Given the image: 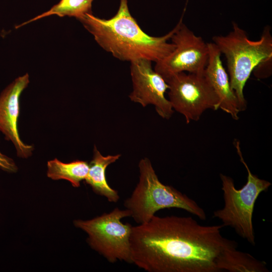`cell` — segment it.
<instances>
[{"label":"cell","instance_id":"cell-4","mask_svg":"<svg viewBox=\"0 0 272 272\" xmlns=\"http://www.w3.org/2000/svg\"><path fill=\"white\" fill-rule=\"evenodd\" d=\"M138 167V183L123 203L137 224L148 222L159 210L172 208L185 210L202 220L207 219L205 211L195 201L159 180L149 159H141Z\"/></svg>","mask_w":272,"mask_h":272},{"label":"cell","instance_id":"cell-14","mask_svg":"<svg viewBox=\"0 0 272 272\" xmlns=\"http://www.w3.org/2000/svg\"><path fill=\"white\" fill-rule=\"evenodd\" d=\"M47 167V175L49 178L67 180L75 187H79L81 182L85 179L89 168L86 161L75 160L63 163L56 158L48 161Z\"/></svg>","mask_w":272,"mask_h":272},{"label":"cell","instance_id":"cell-12","mask_svg":"<svg viewBox=\"0 0 272 272\" xmlns=\"http://www.w3.org/2000/svg\"><path fill=\"white\" fill-rule=\"evenodd\" d=\"M120 157V154L104 156L95 146L93 158L89 164L88 172L85 179L86 183L91 187L95 193L106 197L110 202H117L120 197L118 191L108 184L106 179V169Z\"/></svg>","mask_w":272,"mask_h":272},{"label":"cell","instance_id":"cell-2","mask_svg":"<svg viewBox=\"0 0 272 272\" xmlns=\"http://www.w3.org/2000/svg\"><path fill=\"white\" fill-rule=\"evenodd\" d=\"M78 20L103 49L121 60L131 62L146 59L157 62L175 48L174 44L168 40L177 29L178 24L165 35L150 36L131 15L127 0H120L117 12L109 19L99 18L91 13Z\"/></svg>","mask_w":272,"mask_h":272},{"label":"cell","instance_id":"cell-13","mask_svg":"<svg viewBox=\"0 0 272 272\" xmlns=\"http://www.w3.org/2000/svg\"><path fill=\"white\" fill-rule=\"evenodd\" d=\"M219 268L230 272H267L269 270L264 261L257 259L252 255L233 248L223 254Z\"/></svg>","mask_w":272,"mask_h":272},{"label":"cell","instance_id":"cell-9","mask_svg":"<svg viewBox=\"0 0 272 272\" xmlns=\"http://www.w3.org/2000/svg\"><path fill=\"white\" fill-rule=\"evenodd\" d=\"M151 62L146 59L130 62L132 91L129 97L144 107L154 105L160 116L168 119L174 111L165 97L169 86L163 77L152 69Z\"/></svg>","mask_w":272,"mask_h":272},{"label":"cell","instance_id":"cell-17","mask_svg":"<svg viewBox=\"0 0 272 272\" xmlns=\"http://www.w3.org/2000/svg\"><path fill=\"white\" fill-rule=\"evenodd\" d=\"M0 168L9 173H15L18 167L14 161L0 152Z\"/></svg>","mask_w":272,"mask_h":272},{"label":"cell","instance_id":"cell-15","mask_svg":"<svg viewBox=\"0 0 272 272\" xmlns=\"http://www.w3.org/2000/svg\"><path fill=\"white\" fill-rule=\"evenodd\" d=\"M93 0H60L47 11L17 26L16 28L37 20L51 15L59 17H74L79 19L86 14L92 12V4Z\"/></svg>","mask_w":272,"mask_h":272},{"label":"cell","instance_id":"cell-1","mask_svg":"<svg viewBox=\"0 0 272 272\" xmlns=\"http://www.w3.org/2000/svg\"><path fill=\"white\" fill-rule=\"evenodd\" d=\"M223 225H201L191 217L155 215L132 227L131 263L148 272H219L223 254L237 248Z\"/></svg>","mask_w":272,"mask_h":272},{"label":"cell","instance_id":"cell-16","mask_svg":"<svg viewBox=\"0 0 272 272\" xmlns=\"http://www.w3.org/2000/svg\"><path fill=\"white\" fill-rule=\"evenodd\" d=\"M252 73L255 77L258 79H264L270 76L272 73V57L260 62Z\"/></svg>","mask_w":272,"mask_h":272},{"label":"cell","instance_id":"cell-3","mask_svg":"<svg viewBox=\"0 0 272 272\" xmlns=\"http://www.w3.org/2000/svg\"><path fill=\"white\" fill-rule=\"evenodd\" d=\"M212 40L226 59L231 87L238 99L240 111H244L247 102L243 91L247 80L260 62L272 57L271 28L265 26L260 38L253 41L233 22L232 30L228 34L214 36Z\"/></svg>","mask_w":272,"mask_h":272},{"label":"cell","instance_id":"cell-11","mask_svg":"<svg viewBox=\"0 0 272 272\" xmlns=\"http://www.w3.org/2000/svg\"><path fill=\"white\" fill-rule=\"evenodd\" d=\"M209 58L203 75L219 99V109L234 120L239 119L240 111L238 99L232 89L229 78L221 60V53L212 42L208 43Z\"/></svg>","mask_w":272,"mask_h":272},{"label":"cell","instance_id":"cell-8","mask_svg":"<svg viewBox=\"0 0 272 272\" xmlns=\"http://www.w3.org/2000/svg\"><path fill=\"white\" fill-rule=\"evenodd\" d=\"M186 8L172 36L174 50L168 55L156 62L154 70L166 80L181 72L202 74L209 58L208 43L202 37L196 35L183 23Z\"/></svg>","mask_w":272,"mask_h":272},{"label":"cell","instance_id":"cell-7","mask_svg":"<svg viewBox=\"0 0 272 272\" xmlns=\"http://www.w3.org/2000/svg\"><path fill=\"white\" fill-rule=\"evenodd\" d=\"M165 80L172 108L184 117L187 123L198 120L208 109H219L218 97L203 73L181 72Z\"/></svg>","mask_w":272,"mask_h":272},{"label":"cell","instance_id":"cell-5","mask_svg":"<svg viewBox=\"0 0 272 272\" xmlns=\"http://www.w3.org/2000/svg\"><path fill=\"white\" fill-rule=\"evenodd\" d=\"M234 144L240 161L247 171V182L241 188L236 189L231 177L220 173L224 206L214 211L213 217L220 220L223 226L233 228L239 236L255 246L252 223L255 203L259 194L267 190L271 183L251 173L243 158L239 141L235 140Z\"/></svg>","mask_w":272,"mask_h":272},{"label":"cell","instance_id":"cell-10","mask_svg":"<svg viewBox=\"0 0 272 272\" xmlns=\"http://www.w3.org/2000/svg\"><path fill=\"white\" fill-rule=\"evenodd\" d=\"M29 83V75L26 74L16 79L0 95V131L12 142L17 156L22 158L30 157L34 150L33 146L22 142L18 128L20 97Z\"/></svg>","mask_w":272,"mask_h":272},{"label":"cell","instance_id":"cell-6","mask_svg":"<svg viewBox=\"0 0 272 272\" xmlns=\"http://www.w3.org/2000/svg\"><path fill=\"white\" fill-rule=\"evenodd\" d=\"M128 217V210L115 208L91 220H75L74 224L88 234L90 246L109 262L124 261L131 263L130 237L132 226L121 221Z\"/></svg>","mask_w":272,"mask_h":272}]
</instances>
